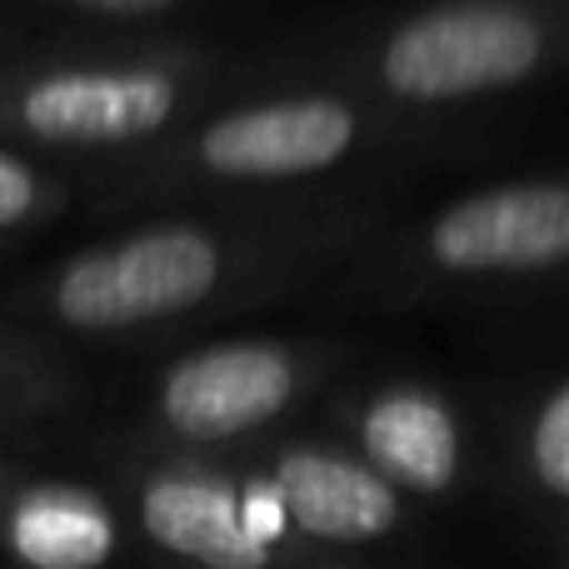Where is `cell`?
<instances>
[{
	"label": "cell",
	"mask_w": 569,
	"mask_h": 569,
	"mask_svg": "<svg viewBox=\"0 0 569 569\" xmlns=\"http://www.w3.org/2000/svg\"><path fill=\"white\" fill-rule=\"evenodd\" d=\"M395 216L400 190L156 210L26 276L0 315L56 345L156 350L305 295Z\"/></svg>",
	"instance_id": "1"
},
{
	"label": "cell",
	"mask_w": 569,
	"mask_h": 569,
	"mask_svg": "<svg viewBox=\"0 0 569 569\" xmlns=\"http://www.w3.org/2000/svg\"><path fill=\"white\" fill-rule=\"evenodd\" d=\"M440 146L455 140L405 126L350 90L276 76L210 106L146 156L80 176V196H90L100 220L180 206L365 196L400 190L405 170Z\"/></svg>",
	"instance_id": "2"
},
{
	"label": "cell",
	"mask_w": 569,
	"mask_h": 569,
	"mask_svg": "<svg viewBox=\"0 0 569 569\" xmlns=\"http://www.w3.org/2000/svg\"><path fill=\"white\" fill-rule=\"evenodd\" d=\"M284 50H230L196 36L36 40L0 66V146L96 176L156 150L210 106L266 86Z\"/></svg>",
	"instance_id": "3"
},
{
	"label": "cell",
	"mask_w": 569,
	"mask_h": 569,
	"mask_svg": "<svg viewBox=\"0 0 569 569\" xmlns=\"http://www.w3.org/2000/svg\"><path fill=\"white\" fill-rule=\"evenodd\" d=\"M280 50L290 76L455 140L465 116L535 96L560 76L569 0H395Z\"/></svg>",
	"instance_id": "4"
},
{
	"label": "cell",
	"mask_w": 569,
	"mask_h": 569,
	"mask_svg": "<svg viewBox=\"0 0 569 569\" xmlns=\"http://www.w3.org/2000/svg\"><path fill=\"white\" fill-rule=\"evenodd\" d=\"M565 266L569 180L560 170H525L460 190L425 216L385 220L320 290L340 310L485 305L560 284Z\"/></svg>",
	"instance_id": "5"
},
{
	"label": "cell",
	"mask_w": 569,
	"mask_h": 569,
	"mask_svg": "<svg viewBox=\"0 0 569 569\" xmlns=\"http://www.w3.org/2000/svg\"><path fill=\"white\" fill-rule=\"evenodd\" d=\"M340 335H220L160 355L140 395V445L210 460L270 445L350 365Z\"/></svg>",
	"instance_id": "6"
},
{
	"label": "cell",
	"mask_w": 569,
	"mask_h": 569,
	"mask_svg": "<svg viewBox=\"0 0 569 569\" xmlns=\"http://www.w3.org/2000/svg\"><path fill=\"white\" fill-rule=\"evenodd\" d=\"M116 480L140 545L176 569H284L310 560L280 530L276 505L246 455L210 460L130 440Z\"/></svg>",
	"instance_id": "7"
},
{
	"label": "cell",
	"mask_w": 569,
	"mask_h": 569,
	"mask_svg": "<svg viewBox=\"0 0 569 569\" xmlns=\"http://www.w3.org/2000/svg\"><path fill=\"white\" fill-rule=\"evenodd\" d=\"M335 440L410 505L460 500L480 470L470 410L425 375H385L335 405Z\"/></svg>",
	"instance_id": "8"
},
{
	"label": "cell",
	"mask_w": 569,
	"mask_h": 569,
	"mask_svg": "<svg viewBox=\"0 0 569 569\" xmlns=\"http://www.w3.org/2000/svg\"><path fill=\"white\" fill-rule=\"evenodd\" d=\"M246 460L266 485L270 505H276L280 530L310 560H320V550L390 545L415 525V505L400 490H390L335 435L284 430Z\"/></svg>",
	"instance_id": "9"
},
{
	"label": "cell",
	"mask_w": 569,
	"mask_h": 569,
	"mask_svg": "<svg viewBox=\"0 0 569 569\" xmlns=\"http://www.w3.org/2000/svg\"><path fill=\"white\" fill-rule=\"evenodd\" d=\"M120 540V510L96 485L20 470L0 500V555L20 569H106Z\"/></svg>",
	"instance_id": "10"
},
{
	"label": "cell",
	"mask_w": 569,
	"mask_h": 569,
	"mask_svg": "<svg viewBox=\"0 0 569 569\" xmlns=\"http://www.w3.org/2000/svg\"><path fill=\"white\" fill-rule=\"evenodd\" d=\"M505 490L520 505V515L545 530V540L560 555L565 545V510H569V380L550 370L545 380L525 385L505 410L500 440Z\"/></svg>",
	"instance_id": "11"
},
{
	"label": "cell",
	"mask_w": 569,
	"mask_h": 569,
	"mask_svg": "<svg viewBox=\"0 0 569 569\" xmlns=\"http://www.w3.org/2000/svg\"><path fill=\"white\" fill-rule=\"evenodd\" d=\"M76 395L80 370L66 345L0 315V430H26L46 415H60Z\"/></svg>",
	"instance_id": "12"
},
{
	"label": "cell",
	"mask_w": 569,
	"mask_h": 569,
	"mask_svg": "<svg viewBox=\"0 0 569 569\" xmlns=\"http://www.w3.org/2000/svg\"><path fill=\"white\" fill-rule=\"evenodd\" d=\"M80 200V176L66 166L30 156V150L0 146V246H16L20 236L56 226Z\"/></svg>",
	"instance_id": "13"
},
{
	"label": "cell",
	"mask_w": 569,
	"mask_h": 569,
	"mask_svg": "<svg viewBox=\"0 0 569 569\" xmlns=\"http://www.w3.org/2000/svg\"><path fill=\"white\" fill-rule=\"evenodd\" d=\"M46 6H60L80 20H100V26H156L196 0H46Z\"/></svg>",
	"instance_id": "14"
},
{
	"label": "cell",
	"mask_w": 569,
	"mask_h": 569,
	"mask_svg": "<svg viewBox=\"0 0 569 569\" xmlns=\"http://www.w3.org/2000/svg\"><path fill=\"white\" fill-rule=\"evenodd\" d=\"M26 40H30V36H26V30H20V26H10V20H0V66H6V60L16 56V50L26 46Z\"/></svg>",
	"instance_id": "15"
},
{
	"label": "cell",
	"mask_w": 569,
	"mask_h": 569,
	"mask_svg": "<svg viewBox=\"0 0 569 569\" xmlns=\"http://www.w3.org/2000/svg\"><path fill=\"white\" fill-rule=\"evenodd\" d=\"M16 475H20V465L10 460V455H0V500H6V490L16 485Z\"/></svg>",
	"instance_id": "16"
},
{
	"label": "cell",
	"mask_w": 569,
	"mask_h": 569,
	"mask_svg": "<svg viewBox=\"0 0 569 569\" xmlns=\"http://www.w3.org/2000/svg\"><path fill=\"white\" fill-rule=\"evenodd\" d=\"M284 569H350V565H330V560H300V565H284Z\"/></svg>",
	"instance_id": "17"
},
{
	"label": "cell",
	"mask_w": 569,
	"mask_h": 569,
	"mask_svg": "<svg viewBox=\"0 0 569 569\" xmlns=\"http://www.w3.org/2000/svg\"><path fill=\"white\" fill-rule=\"evenodd\" d=\"M0 260H6V246H0Z\"/></svg>",
	"instance_id": "18"
}]
</instances>
